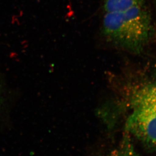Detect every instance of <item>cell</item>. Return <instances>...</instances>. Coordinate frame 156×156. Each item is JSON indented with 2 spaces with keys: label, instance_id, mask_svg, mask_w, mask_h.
Here are the masks:
<instances>
[{
  "label": "cell",
  "instance_id": "cell-1",
  "mask_svg": "<svg viewBox=\"0 0 156 156\" xmlns=\"http://www.w3.org/2000/svg\"><path fill=\"white\" fill-rule=\"evenodd\" d=\"M151 30L150 15L144 6L107 12L102 21V33L107 39L132 52H140L143 49Z\"/></svg>",
  "mask_w": 156,
  "mask_h": 156
},
{
  "label": "cell",
  "instance_id": "cell-2",
  "mask_svg": "<svg viewBox=\"0 0 156 156\" xmlns=\"http://www.w3.org/2000/svg\"><path fill=\"white\" fill-rule=\"evenodd\" d=\"M133 111L125 130L144 146L156 150V102L140 91L132 97Z\"/></svg>",
  "mask_w": 156,
  "mask_h": 156
},
{
  "label": "cell",
  "instance_id": "cell-3",
  "mask_svg": "<svg viewBox=\"0 0 156 156\" xmlns=\"http://www.w3.org/2000/svg\"><path fill=\"white\" fill-rule=\"evenodd\" d=\"M146 0H105L104 10L107 12L125 10L137 6H144Z\"/></svg>",
  "mask_w": 156,
  "mask_h": 156
},
{
  "label": "cell",
  "instance_id": "cell-4",
  "mask_svg": "<svg viewBox=\"0 0 156 156\" xmlns=\"http://www.w3.org/2000/svg\"><path fill=\"white\" fill-rule=\"evenodd\" d=\"M107 156H138L131 139L130 134L126 130L119 146Z\"/></svg>",
  "mask_w": 156,
  "mask_h": 156
},
{
  "label": "cell",
  "instance_id": "cell-5",
  "mask_svg": "<svg viewBox=\"0 0 156 156\" xmlns=\"http://www.w3.org/2000/svg\"><path fill=\"white\" fill-rule=\"evenodd\" d=\"M141 90L147 97L156 102V79L153 84L143 87Z\"/></svg>",
  "mask_w": 156,
  "mask_h": 156
},
{
  "label": "cell",
  "instance_id": "cell-6",
  "mask_svg": "<svg viewBox=\"0 0 156 156\" xmlns=\"http://www.w3.org/2000/svg\"><path fill=\"white\" fill-rule=\"evenodd\" d=\"M1 92H0V105H1Z\"/></svg>",
  "mask_w": 156,
  "mask_h": 156
}]
</instances>
